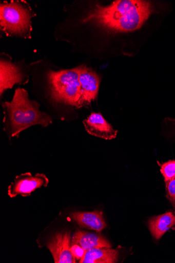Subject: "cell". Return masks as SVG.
<instances>
[{"instance_id":"obj_1","label":"cell","mask_w":175,"mask_h":263,"mask_svg":"<svg viewBox=\"0 0 175 263\" xmlns=\"http://www.w3.org/2000/svg\"><path fill=\"white\" fill-rule=\"evenodd\" d=\"M153 12L151 3L141 0H118L108 6L95 5L83 19L113 32L140 29Z\"/></svg>"},{"instance_id":"obj_2","label":"cell","mask_w":175,"mask_h":263,"mask_svg":"<svg viewBox=\"0 0 175 263\" xmlns=\"http://www.w3.org/2000/svg\"><path fill=\"white\" fill-rule=\"evenodd\" d=\"M3 106L4 130L10 138H18L22 132L33 126L46 127L53 123L51 117L40 111V105L30 100L28 91L23 88L16 89L12 100L5 102Z\"/></svg>"},{"instance_id":"obj_3","label":"cell","mask_w":175,"mask_h":263,"mask_svg":"<svg viewBox=\"0 0 175 263\" xmlns=\"http://www.w3.org/2000/svg\"><path fill=\"white\" fill-rule=\"evenodd\" d=\"M80 67L59 71L51 70L47 80L52 100L77 107L81 98Z\"/></svg>"},{"instance_id":"obj_4","label":"cell","mask_w":175,"mask_h":263,"mask_svg":"<svg viewBox=\"0 0 175 263\" xmlns=\"http://www.w3.org/2000/svg\"><path fill=\"white\" fill-rule=\"evenodd\" d=\"M35 15L29 6L20 2H4L0 6V26L7 36L31 39V19Z\"/></svg>"},{"instance_id":"obj_5","label":"cell","mask_w":175,"mask_h":263,"mask_svg":"<svg viewBox=\"0 0 175 263\" xmlns=\"http://www.w3.org/2000/svg\"><path fill=\"white\" fill-rule=\"evenodd\" d=\"M49 183L47 177L43 174L33 176L30 173L22 174L16 177L8 189V194L12 198L20 195L30 196L36 189L46 187Z\"/></svg>"},{"instance_id":"obj_6","label":"cell","mask_w":175,"mask_h":263,"mask_svg":"<svg viewBox=\"0 0 175 263\" xmlns=\"http://www.w3.org/2000/svg\"><path fill=\"white\" fill-rule=\"evenodd\" d=\"M80 67L81 98L76 108L89 105L96 98L101 78L95 71L86 65Z\"/></svg>"},{"instance_id":"obj_7","label":"cell","mask_w":175,"mask_h":263,"mask_svg":"<svg viewBox=\"0 0 175 263\" xmlns=\"http://www.w3.org/2000/svg\"><path fill=\"white\" fill-rule=\"evenodd\" d=\"M55 263H75L76 261L70 251L69 232L56 233L47 244Z\"/></svg>"},{"instance_id":"obj_8","label":"cell","mask_w":175,"mask_h":263,"mask_svg":"<svg viewBox=\"0 0 175 263\" xmlns=\"http://www.w3.org/2000/svg\"><path fill=\"white\" fill-rule=\"evenodd\" d=\"M83 124L87 133L93 136L105 140H112L117 136L118 130L107 122L101 113H91Z\"/></svg>"},{"instance_id":"obj_9","label":"cell","mask_w":175,"mask_h":263,"mask_svg":"<svg viewBox=\"0 0 175 263\" xmlns=\"http://www.w3.org/2000/svg\"><path fill=\"white\" fill-rule=\"evenodd\" d=\"M0 94L2 95L8 89L16 84H24V76L16 65L9 61L2 60L0 64Z\"/></svg>"},{"instance_id":"obj_10","label":"cell","mask_w":175,"mask_h":263,"mask_svg":"<svg viewBox=\"0 0 175 263\" xmlns=\"http://www.w3.org/2000/svg\"><path fill=\"white\" fill-rule=\"evenodd\" d=\"M72 218L82 228L101 232L107 228V223L101 212L95 211L87 212H74Z\"/></svg>"},{"instance_id":"obj_11","label":"cell","mask_w":175,"mask_h":263,"mask_svg":"<svg viewBox=\"0 0 175 263\" xmlns=\"http://www.w3.org/2000/svg\"><path fill=\"white\" fill-rule=\"evenodd\" d=\"M80 246L86 251L98 248H111L110 242L103 235L79 230L75 232L71 245Z\"/></svg>"},{"instance_id":"obj_12","label":"cell","mask_w":175,"mask_h":263,"mask_svg":"<svg viewBox=\"0 0 175 263\" xmlns=\"http://www.w3.org/2000/svg\"><path fill=\"white\" fill-rule=\"evenodd\" d=\"M175 226V216L171 212H166L150 219L148 221L149 231L156 240L160 239L171 228Z\"/></svg>"},{"instance_id":"obj_13","label":"cell","mask_w":175,"mask_h":263,"mask_svg":"<svg viewBox=\"0 0 175 263\" xmlns=\"http://www.w3.org/2000/svg\"><path fill=\"white\" fill-rule=\"evenodd\" d=\"M118 252L109 248H98L87 250L80 263H114L118 261Z\"/></svg>"},{"instance_id":"obj_14","label":"cell","mask_w":175,"mask_h":263,"mask_svg":"<svg viewBox=\"0 0 175 263\" xmlns=\"http://www.w3.org/2000/svg\"><path fill=\"white\" fill-rule=\"evenodd\" d=\"M161 172L167 182L175 178V160H170L161 164Z\"/></svg>"},{"instance_id":"obj_15","label":"cell","mask_w":175,"mask_h":263,"mask_svg":"<svg viewBox=\"0 0 175 263\" xmlns=\"http://www.w3.org/2000/svg\"><path fill=\"white\" fill-rule=\"evenodd\" d=\"M165 183L166 197L175 210V178Z\"/></svg>"},{"instance_id":"obj_16","label":"cell","mask_w":175,"mask_h":263,"mask_svg":"<svg viewBox=\"0 0 175 263\" xmlns=\"http://www.w3.org/2000/svg\"><path fill=\"white\" fill-rule=\"evenodd\" d=\"M70 251L73 256L79 260L84 257L86 252L82 247L76 244L71 245Z\"/></svg>"}]
</instances>
